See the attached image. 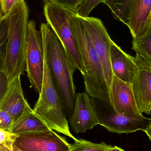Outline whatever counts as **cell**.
<instances>
[{"mask_svg":"<svg viewBox=\"0 0 151 151\" xmlns=\"http://www.w3.org/2000/svg\"><path fill=\"white\" fill-rule=\"evenodd\" d=\"M51 129L34 112H27L15 121L9 132L20 135L24 134L47 131Z\"/></svg>","mask_w":151,"mask_h":151,"instance_id":"2e32d148","label":"cell"},{"mask_svg":"<svg viewBox=\"0 0 151 151\" xmlns=\"http://www.w3.org/2000/svg\"><path fill=\"white\" fill-rule=\"evenodd\" d=\"M84 0H49L48 1L55 4L61 7L76 12L78 7Z\"/></svg>","mask_w":151,"mask_h":151,"instance_id":"603a6c76","label":"cell"},{"mask_svg":"<svg viewBox=\"0 0 151 151\" xmlns=\"http://www.w3.org/2000/svg\"><path fill=\"white\" fill-rule=\"evenodd\" d=\"M127 27L133 40L148 32L151 27V0H134Z\"/></svg>","mask_w":151,"mask_h":151,"instance_id":"9a60e30c","label":"cell"},{"mask_svg":"<svg viewBox=\"0 0 151 151\" xmlns=\"http://www.w3.org/2000/svg\"><path fill=\"white\" fill-rule=\"evenodd\" d=\"M1 0H0V4H1Z\"/></svg>","mask_w":151,"mask_h":151,"instance_id":"d6a6232c","label":"cell"},{"mask_svg":"<svg viewBox=\"0 0 151 151\" xmlns=\"http://www.w3.org/2000/svg\"><path fill=\"white\" fill-rule=\"evenodd\" d=\"M29 9L21 0L6 17L8 24L6 56L4 71L10 81L26 70Z\"/></svg>","mask_w":151,"mask_h":151,"instance_id":"3957f363","label":"cell"},{"mask_svg":"<svg viewBox=\"0 0 151 151\" xmlns=\"http://www.w3.org/2000/svg\"><path fill=\"white\" fill-rule=\"evenodd\" d=\"M0 151H23L19 149L17 147H16L14 145L13 150H10L7 148L5 146L2 145H0Z\"/></svg>","mask_w":151,"mask_h":151,"instance_id":"4316f807","label":"cell"},{"mask_svg":"<svg viewBox=\"0 0 151 151\" xmlns=\"http://www.w3.org/2000/svg\"><path fill=\"white\" fill-rule=\"evenodd\" d=\"M137 72L132 87L138 110L142 114L151 112V69L149 61L142 55L134 57Z\"/></svg>","mask_w":151,"mask_h":151,"instance_id":"9c48e42d","label":"cell"},{"mask_svg":"<svg viewBox=\"0 0 151 151\" xmlns=\"http://www.w3.org/2000/svg\"><path fill=\"white\" fill-rule=\"evenodd\" d=\"M43 41L40 32L34 20L29 21L26 54V71L32 87L40 94L44 72Z\"/></svg>","mask_w":151,"mask_h":151,"instance_id":"8992f818","label":"cell"},{"mask_svg":"<svg viewBox=\"0 0 151 151\" xmlns=\"http://www.w3.org/2000/svg\"><path fill=\"white\" fill-rule=\"evenodd\" d=\"M9 83V80L5 72L0 71V104L7 92Z\"/></svg>","mask_w":151,"mask_h":151,"instance_id":"484cf974","label":"cell"},{"mask_svg":"<svg viewBox=\"0 0 151 151\" xmlns=\"http://www.w3.org/2000/svg\"><path fill=\"white\" fill-rule=\"evenodd\" d=\"M49 28L47 24L42 23L41 25L40 32L43 41L44 51V72L41 91L33 110L50 128L65 135L76 142L78 139L70 131L51 72L48 48Z\"/></svg>","mask_w":151,"mask_h":151,"instance_id":"6da1fadb","label":"cell"},{"mask_svg":"<svg viewBox=\"0 0 151 151\" xmlns=\"http://www.w3.org/2000/svg\"><path fill=\"white\" fill-rule=\"evenodd\" d=\"M43 1H44V2H46L48 1H49V0H43Z\"/></svg>","mask_w":151,"mask_h":151,"instance_id":"1f68e13d","label":"cell"},{"mask_svg":"<svg viewBox=\"0 0 151 151\" xmlns=\"http://www.w3.org/2000/svg\"><path fill=\"white\" fill-rule=\"evenodd\" d=\"M132 49L151 62V27L148 32L137 40H133Z\"/></svg>","mask_w":151,"mask_h":151,"instance_id":"ac0fdd59","label":"cell"},{"mask_svg":"<svg viewBox=\"0 0 151 151\" xmlns=\"http://www.w3.org/2000/svg\"><path fill=\"white\" fill-rule=\"evenodd\" d=\"M69 121L73 131L77 134L84 133L100 124L96 106L88 93L76 95L74 107Z\"/></svg>","mask_w":151,"mask_h":151,"instance_id":"30bf717a","label":"cell"},{"mask_svg":"<svg viewBox=\"0 0 151 151\" xmlns=\"http://www.w3.org/2000/svg\"><path fill=\"white\" fill-rule=\"evenodd\" d=\"M148 60V59H147ZM148 61H149V63H150V66L151 67V62H150V61H149V60H148Z\"/></svg>","mask_w":151,"mask_h":151,"instance_id":"4dcf8cb0","label":"cell"},{"mask_svg":"<svg viewBox=\"0 0 151 151\" xmlns=\"http://www.w3.org/2000/svg\"><path fill=\"white\" fill-rule=\"evenodd\" d=\"M110 58L113 75L132 85L137 72L134 57L126 53L112 40Z\"/></svg>","mask_w":151,"mask_h":151,"instance_id":"5bb4252c","label":"cell"},{"mask_svg":"<svg viewBox=\"0 0 151 151\" xmlns=\"http://www.w3.org/2000/svg\"><path fill=\"white\" fill-rule=\"evenodd\" d=\"M14 145L23 151H70L72 146L51 129L19 135Z\"/></svg>","mask_w":151,"mask_h":151,"instance_id":"ba28073f","label":"cell"},{"mask_svg":"<svg viewBox=\"0 0 151 151\" xmlns=\"http://www.w3.org/2000/svg\"><path fill=\"white\" fill-rule=\"evenodd\" d=\"M70 24L80 52L85 91L91 97L100 99L111 106L110 90L104 76L99 58L81 17L74 12Z\"/></svg>","mask_w":151,"mask_h":151,"instance_id":"7a4b0ae2","label":"cell"},{"mask_svg":"<svg viewBox=\"0 0 151 151\" xmlns=\"http://www.w3.org/2000/svg\"><path fill=\"white\" fill-rule=\"evenodd\" d=\"M8 24L6 17L0 20V71H4L6 56Z\"/></svg>","mask_w":151,"mask_h":151,"instance_id":"ffe728a7","label":"cell"},{"mask_svg":"<svg viewBox=\"0 0 151 151\" xmlns=\"http://www.w3.org/2000/svg\"><path fill=\"white\" fill-rule=\"evenodd\" d=\"M81 17L99 58L106 81L110 90L114 76L110 58L111 39L100 19L93 17Z\"/></svg>","mask_w":151,"mask_h":151,"instance_id":"52a82bcc","label":"cell"},{"mask_svg":"<svg viewBox=\"0 0 151 151\" xmlns=\"http://www.w3.org/2000/svg\"><path fill=\"white\" fill-rule=\"evenodd\" d=\"M111 146L104 142L95 143L83 139H78L72 145L70 151H107Z\"/></svg>","mask_w":151,"mask_h":151,"instance_id":"d6986e66","label":"cell"},{"mask_svg":"<svg viewBox=\"0 0 151 151\" xmlns=\"http://www.w3.org/2000/svg\"><path fill=\"white\" fill-rule=\"evenodd\" d=\"M14 122L11 115L7 112L0 110V129L9 132Z\"/></svg>","mask_w":151,"mask_h":151,"instance_id":"cb8c5ba5","label":"cell"},{"mask_svg":"<svg viewBox=\"0 0 151 151\" xmlns=\"http://www.w3.org/2000/svg\"><path fill=\"white\" fill-rule=\"evenodd\" d=\"M146 133V134L148 136V137L150 138V140L151 141V121L150 125L148 126L147 128L146 129V130L145 131V132Z\"/></svg>","mask_w":151,"mask_h":151,"instance_id":"83f0119b","label":"cell"},{"mask_svg":"<svg viewBox=\"0 0 151 151\" xmlns=\"http://www.w3.org/2000/svg\"><path fill=\"white\" fill-rule=\"evenodd\" d=\"M134 0H102L107 5L114 17L128 26Z\"/></svg>","mask_w":151,"mask_h":151,"instance_id":"e0dca14e","label":"cell"},{"mask_svg":"<svg viewBox=\"0 0 151 151\" xmlns=\"http://www.w3.org/2000/svg\"><path fill=\"white\" fill-rule=\"evenodd\" d=\"M102 2V0H84L77 9L76 14L82 17H87L92 9Z\"/></svg>","mask_w":151,"mask_h":151,"instance_id":"44dd1931","label":"cell"},{"mask_svg":"<svg viewBox=\"0 0 151 151\" xmlns=\"http://www.w3.org/2000/svg\"><path fill=\"white\" fill-rule=\"evenodd\" d=\"M19 135L0 129V145L12 150L15 141Z\"/></svg>","mask_w":151,"mask_h":151,"instance_id":"7402d4cb","label":"cell"},{"mask_svg":"<svg viewBox=\"0 0 151 151\" xmlns=\"http://www.w3.org/2000/svg\"><path fill=\"white\" fill-rule=\"evenodd\" d=\"M107 151H125L117 146H111Z\"/></svg>","mask_w":151,"mask_h":151,"instance_id":"f1b7e54d","label":"cell"},{"mask_svg":"<svg viewBox=\"0 0 151 151\" xmlns=\"http://www.w3.org/2000/svg\"><path fill=\"white\" fill-rule=\"evenodd\" d=\"M21 0H1V7L4 17H7Z\"/></svg>","mask_w":151,"mask_h":151,"instance_id":"d4e9b609","label":"cell"},{"mask_svg":"<svg viewBox=\"0 0 151 151\" xmlns=\"http://www.w3.org/2000/svg\"><path fill=\"white\" fill-rule=\"evenodd\" d=\"M102 119L99 125L109 132L116 134H130L138 130L145 132L150 125L151 119L144 117L139 119L129 118L115 111L112 107Z\"/></svg>","mask_w":151,"mask_h":151,"instance_id":"7c38bea8","label":"cell"},{"mask_svg":"<svg viewBox=\"0 0 151 151\" xmlns=\"http://www.w3.org/2000/svg\"><path fill=\"white\" fill-rule=\"evenodd\" d=\"M48 35L51 72L65 115L70 116L76 95L73 75L76 69L70 62L61 42L50 26Z\"/></svg>","mask_w":151,"mask_h":151,"instance_id":"277c9868","label":"cell"},{"mask_svg":"<svg viewBox=\"0 0 151 151\" xmlns=\"http://www.w3.org/2000/svg\"><path fill=\"white\" fill-rule=\"evenodd\" d=\"M0 110L7 112L12 116L14 122L24 114L32 111L25 98L20 76L15 77L10 81L7 92L0 104Z\"/></svg>","mask_w":151,"mask_h":151,"instance_id":"4fadbf2b","label":"cell"},{"mask_svg":"<svg viewBox=\"0 0 151 151\" xmlns=\"http://www.w3.org/2000/svg\"><path fill=\"white\" fill-rule=\"evenodd\" d=\"M111 106L115 112L129 118L144 117L138 110L132 85L114 75L110 88Z\"/></svg>","mask_w":151,"mask_h":151,"instance_id":"8fae6325","label":"cell"},{"mask_svg":"<svg viewBox=\"0 0 151 151\" xmlns=\"http://www.w3.org/2000/svg\"><path fill=\"white\" fill-rule=\"evenodd\" d=\"M4 17L2 13L1 10V4H0V20H1Z\"/></svg>","mask_w":151,"mask_h":151,"instance_id":"f546056e","label":"cell"},{"mask_svg":"<svg viewBox=\"0 0 151 151\" xmlns=\"http://www.w3.org/2000/svg\"><path fill=\"white\" fill-rule=\"evenodd\" d=\"M43 12L47 24L60 41L70 62L82 74V63L70 24L71 17L75 12L50 1L45 2Z\"/></svg>","mask_w":151,"mask_h":151,"instance_id":"5b68a950","label":"cell"}]
</instances>
